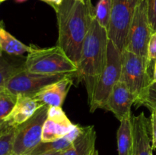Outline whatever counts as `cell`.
<instances>
[{"label": "cell", "mask_w": 156, "mask_h": 155, "mask_svg": "<svg viewBox=\"0 0 156 155\" xmlns=\"http://www.w3.org/2000/svg\"><path fill=\"white\" fill-rule=\"evenodd\" d=\"M58 23L57 45L78 65L84 40L94 19L91 0H63L56 11Z\"/></svg>", "instance_id": "6da1fadb"}, {"label": "cell", "mask_w": 156, "mask_h": 155, "mask_svg": "<svg viewBox=\"0 0 156 155\" xmlns=\"http://www.w3.org/2000/svg\"><path fill=\"white\" fill-rule=\"evenodd\" d=\"M108 40V30L101 26L94 18L84 40L76 72L79 81L85 84L88 101L106 65Z\"/></svg>", "instance_id": "7a4b0ae2"}, {"label": "cell", "mask_w": 156, "mask_h": 155, "mask_svg": "<svg viewBox=\"0 0 156 155\" xmlns=\"http://www.w3.org/2000/svg\"><path fill=\"white\" fill-rule=\"evenodd\" d=\"M30 46L27 58L23 64L26 71L36 74H76L77 65L73 63L58 46L50 48H38Z\"/></svg>", "instance_id": "3957f363"}, {"label": "cell", "mask_w": 156, "mask_h": 155, "mask_svg": "<svg viewBox=\"0 0 156 155\" xmlns=\"http://www.w3.org/2000/svg\"><path fill=\"white\" fill-rule=\"evenodd\" d=\"M121 70L122 53L109 40L106 65L96 84L92 97L88 101L90 112H94L98 108L103 109L113 88L120 81Z\"/></svg>", "instance_id": "277c9868"}, {"label": "cell", "mask_w": 156, "mask_h": 155, "mask_svg": "<svg viewBox=\"0 0 156 155\" xmlns=\"http://www.w3.org/2000/svg\"><path fill=\"white\" fill-rule=\"evenodd\" d=\"M151 63L147 58L124 50L122 53V70L120 81L126 84L136 97V102L150 84ZM135 102V103H136Z\"/></svg>", "instance_id": "5b68a950"}, {"label": "cell", "mask_w": 156, "mask_h": 155, "mask_svg": "<svg viewBox=\"0 0 156 155\" xmlns=\"http://www.w3.org/2000/svg\"><path fill=\"white\" fill-rule=\"evenodd\" d=\"M49 106L44 104L29 119L16 127L12 155H28L42 141Z\"/></svg>", "instance_id": "8992f818"}, {"label": "cell", "mask_w": 156, "mask_h": 155, "mask_svg": "<svg viewBox=\"0 0 156 155\" xmlns=\"http://www.w3.org/2000/svg\"><path fill=\"white\" fill-rule=\"evenodd\" d=\"M142 0H112L108 29V38L121 53L126 47L129 26L137 5Z\"/></svg>", "instance_id": "52a82bcc"}, {"label": "cell", "mask_w": 156, "mask_h": 155, "mask_svg": "<svg viewBox=\"0 0 156 155\" xmlns=\"http://www.w3.org/2000/svg\"><path fill=\"white\" fill-rule=\"evenodd\" d=\"M71 74H36L26 71L22 65V68L7 81L5 88L16 96L23 94L32 97L44 87Z\"/></svg>", "instance_id": "ba28073f"}, {"label": "cell", "mask_w": 156, "mask_h": 155, "mask_svg": "<svg viewBox=\"0 0 156 155\" xmlns=\"http://www.w3.org/2000/svg\"><path fill=\"white\" fill-rule=\"evenodd\" d=\"M152 33L147 15V0H142L129 26L126 50L148 59V44Z\"/></svg>", "instance_id": "9c48e42d"}, {"label": "cell", "mask_w": 156, "mask_h": 155, "mask_svg": "<svg viewBox=\"0 0 156 155\" xmlns=\"http://www.w3.org/2000/svg\"><path fill=\"white\" fill-rule=\"evenodd\" d=\"M76 125L67 117L61 106H49L42 132L43 142L54 141L69 133Z\"/></svg>", "instance_id": "30bf717a"}, {"label": "cell", "mask_w": 156, "mask_h": 155, "mask_svg": "<svg viewBox=\"0 0 156 155\" xmlns=\"http://www.w3.org/2000/svg\"><path fill=\"white\" fill-rule=\"evenodd\" d=\"M136 97L123 82L119 81L111 91L103 109L112 112L121 121L126 115H131V107L135 104Z\"/></svg>", "instance_id": "8fae6325"}, {"label": "cell", "mask_w": 156, "mask_h": 155, "mask_svg": "<svg viewBox=\"0 0 156 155\" xmlns=\"http://www.w3.org/2000/svg\"><path fill=\"white\" fill-rule=\"evenodd\" d=\"M149 129L150 121L144 112L132 116V155H152L153 149Z\"/></svg>", "instance_id": "7c38bea8"}, {"label": "cell", "mask_w": 156, "mask_h": 155, "mask_svg": "<svg viewBox=\"0 0 156 155\" xmlns=\"http://www.w3.org/2000/svg\"><path fill=\"white\" fill-rule=\"evenodd\" d=\"M69 75L58 81L44 87L39 92L33 96L37 101L49 106H61L68 94L69 91L73 84L72 77Z\"/></svg>", "instance_id": "4fadbf2b"}, {"label": "cell", "mask_w": 156, "mask_h": 155, "mask_svg": "<svg viewBox=\"0 0 156 155\" xmlns=\"http://www.w3.org/2000/svg\"><path fill=\"white\" fill-rule=\"evenodd\" d=\"M44 105V103L37 101L33 97L18 94L15 106L5 122L17 127L29 119Z\"/></svg>", "instance_id": "5bb4252c"}, {"label": "cell", "mask_w": 156, "mask_h": 155, "mask_svg": "<svg viewBox=\"0 0 156 155\" xmlns=\"http://www.w3.org/2000/svg\"><path fill=\"white\" fill-rule=\"evenodd\" d=\"M96 138L97 133L94 126L83 127L80 135L68 149L62 152V155H94L98 152L95 150Z\"/></svg>", "instance_id": "9a60e30c"}, {"label": "cell", "mask_w": 156, "mask_h": 155, "mask_svg": "<svg viewBox=\"0 0 156 155\" xmlns=\"http://www.w3.org/2000/svg\"><path fill=\"white\" fill-rule=\"evenodd\" d=\"M82 128L83 127L76 125V127L69 133L56 141H50V142L41 141L28 155H41L48 152L64 151L72 145L73 141L80 135L82 131Z\"/></svg>", "instance_id": "2e32d148"}, {"label": "cell", "mask_w": 156, "mask_h": 155, "mask_svg": "<svg viewBox=\"0 0 156 155\" xmlns=\"http://www.w3.org/2000/svg\"><path fill=\"white\" fill-rule=\"evenodd\" d=\"M120 122L117 130V149L118 155H131L133 146L132 116L126 115Z\"/></svg>", "instance_id": "e0dca14e"}, {"label": "cell", "mask_w": 156, "mask_h": 155, "mask_svg": "<svg viewBox=\"0 0 156 155\" xmlns=\"http://www.w3.org/2000/svg\"><path fill=\"white\" fill-rule=\"evenodd\" d=\"M0 49L2 52L14 56H21L29 53L30 46H27L12 36L3 27L0 28Z\"/></svg>", "instance_id": "ac0fdd59"}, {"label": "cell", "mask_w": 156, "mask_h": 155, "mask_svg": "<svg viewBox=\"0 0 156 155\" xmlns=\"http://www.w3.org/2000/svg\"><path fill=\"white\" fill-rule=\"evenodd\" d=\"M16 127L5 122L0 126V155H12Z\"/></svg>", "instance_id": "d6986e66"}, {"label": "cell", "mask_w": 156, "mask_h": 155, "mask_svg": "<svg viewBox=\"0 0 156 155\" xmlns=\"http://www.w3.org/2000/svg\"><path fill=\"white\" fill-rule=\"evenodd\" d=\"M17 96L4 88L0 91V126L5 121L15 106Z\"/></svg>", "instance_id": "ffe728a7"}, {"label": "cell", "mask_w": 156, "mask_h": 155, "mask_svg": "<svg viewBox=\"0 0 156 155\" xmlns=\"http://www.w3.org/2000/svg\"><path fill=\"white\" fill-rule=\"evenodd\" d=\"M112 0H99L95 7V18L98 24L108 30L111 15Z\"/></svg>", "instance_id": "44dd1931"}, {"label": "cell", "mask_w": 156, "mask_h": 155, "mask_svg": "<svg viewBox=\"0 0 156 155\" xmlns=\"http://www.w3.org/2000/svg\"><path fill=\"white\" fill-rule=\"evenodd\" d=\"M135 104L137 106L143 105L151 112L156 109V81L151 82Z\"/></svg>", "instance_id": "7402d4cb"}, {"label": "cell", "mask_w": 156, "mask_h": 155, "mask_svg": "<svg viewBox=\"0 0 156 155\" xmlns=\"http://www.w3.org/2000/svg\"><path fill=\"white\" fill-rule=\"evenodd\" d=\"M22 66H15L0 56V91L3 90L5 87L7 81L11 76L19 71Z\"/></svg>", "instance_id": "603a6c76"}, {"label": "cell", "mask_w": 156, "mask_h": 155, "mask_svg": "<svg viewBox=\"0 0 156 155\" xmlns=\"http://www.w3.org/2000/svg\"><path fill=\"white\" fill-rule=\"evenodd\" d=\"M147 15L152 33L156 32V0H147Z\"/></svg>", "instance_id": "cb8c5ba5"}, {"label": "cell", "mask_w": 156, "mask_h": 155, "mask_svg": "<svg viewBox=\"0 0 156 155\" xmlns=\"http://www.w3.org/2000/svg\"><path fill=\"white\" fill-rule=\"evenodd\" d=\"M148 59L152 63L156 60V32L152 33L148 44Z\"/></svg>", "instance_id": "d4e9b609"}, {"label": "cell", "mask_w": 156, "mask_h": 155, "mask_svg": "<svg viewBox=\"0 0 156 155\" xmlns=\"http://www.w3.org/2000/svg\"><path fill=\"white\" fill-rule=\"evenodd\" d=\"M150 129L152 135V149H156V113L154 111L151 112L150 116Z\"/></svg>", "instance_id": "484cf974"}, {"label": "cell", "mask_w": 156, "mask_h": 155, "mask_svg": "<svg viewBox=\"0 0 156 155\" xmlns=\"http://www.w3.org/2000/svg\"><path fill=\"white\" fill-rule=\"evenodd\" d=\"M62 2H63V0H44V2H46L49 5L51 6L54 9L55 12L57 11V9L61 5Z\"/></svg>", "instance_id": "4316f807"}, {"label": "cell", "mask_w": 156, "mask_h": 155, "mask_svg": "<svg viewBox=\"0 0 156 155\" xmlns=\"http://www.w3.org/2000/svg\"><path fill=\"white\" fill-rule=\"evenodd\" d=\"M63 151H55V152H48V153H43L41 155H62Z\"/></svg>", "instance_id": "83f0119b"}, {"label": "cell", "mask_w": 156, "mask_h": 155, "mask_svg": "<svg viewBox=\"0 0 156 155\" xmlns=\"http://www.w3.org/2000/svg\"><path fill=\"white\" fill-rule=\"evenodd\" d=\"M152 81H156V60L155 62V65H154V71H153V75H152Z\"/></svg>", "instance_id": "f1b7e54d"}, {"label": "cell", "mask_w": 156, "mask_h": 155, "mask_svg": "<svg viewBox=\"0 0 156 155\" xmlns=\"http://www.w3.org/2000/svg\"><path fill=\"white\" fill-rule=\"evenodd\" d=\"M27 0H15V2L18 3H22V2H26Z\"/></svg>", "instance_id": "f546056e"}, {"label": "cell", "mask_w": 156, "mask_h": 155, "mask_svg": "<svg viewBox=\"0 0 156 155\" xmlns=\"http://www.w3.org/2000/svg\"><path fill=\"white\" fill-rule=\"evenodd\" d=\"M1 27H2V22H0V28H1ZM2 52L1 49H0V56H2Z\"/></svg>", "instance_id": "4dcf8cb0"}, {"label": "cell", "mask_w": 156, "mask_h": 155, "mask_svg": "<svg viewBox=\"0 0 156 155\" xmlns=\"http://www.w3.org/2000/svg\"><path fill=\"white\" fill-rule=\"evenodd\" d=\"M5 1H6V0H0V2H3Z\"/></svg>", "instance_id": "1f68e13d"}, {"label": "cell", "mask_w": 156, "mask_h": 155, "mask_svg": "<svg viewBox=\"0 0 156 155\" xmlns=\"http://www.w3.org/2000/svg\"><path fill=\"white\" fill-rule=\"evenodd\" d=\"M94 155H98V152H96V153H94Z\"/></svg>", "instance_id": "d6a6232c"}, {"label": "cell", "mask_w": 156, "mask_h": 155, "mask_svg": "<svg viewBox=\"0 0 156 155\" xmlns=\"http://www.w3.org/2000/svg\"><path fill=\"white\" fill-rule=\"evenodd\" d=\"M152 111H154V112H155V113H156V109H154V110H152Z\"/></svg>", "instance_id": "836d02e7"}, {"label": "cell", "mask_w": 156, "mask_h": 155, "mask_svg": "<svg viewBox=\"0 0 156 155\" xmlns=\"http://www.w3.org/2000/svg\"><path fill=\"white\" fill-rule=\"evenodd\" d=\"M41 1H42V2H44V0H41Z\"/></svg>", "instance_id": "e575fe53"}, {"label": "cell", "mask_w": 156, "mask_h": 155, "mask_svg": "<svg viewBox=\"0 0 156 155\" xmlns=\"http://www.w3.org/2000/svg\"><path fill=\"white\" fill-rule=\"evenodd\" d=\"M81 1H83V0H81Z\"/></svg>", "instance_id": "d590c367"}, {"label": "cell", "mask_w": 156, "mask_h": 155, "mask_svg": "<svg viewBox=\"0 0 156 155\" xmlns=\"http://www.w3.org/2000/svg\"><path fill=\"white\" fill-rule=\"evenodd\" d=\"M0 3H1V2H0Z\"/></svg>", "instance_id": "8d00e7d4"}, {"label": "cell", "mask_w": 156, "mask_h": 155, "mask_svg": "<svg viewBox=\"0 0 156 155\" xmlns=\"http://www.w3.org/2000/svg\"><path fill=\"white\" fill-rule=\"evenodd\" d=\"M131 155H132V154H131Z\"/></svg>", "instance_id": "74e56055"}]
</instances>
